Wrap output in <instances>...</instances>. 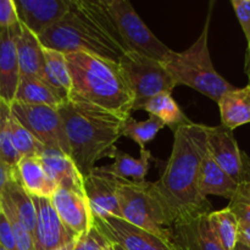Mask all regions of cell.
I'll use <instances>...</instances> for the list:
<instances>
[{"label":"cell","mask_w":250,"mask_h":250,"mask_svg":"<svg viewBox=\"0 0 250 250\" xmlns=\"http://www.w3.org/2000/svg\"><path fill=\"white\" fill-rule=\"evenodd\" d=\"M244 182L250 183V158L248 155H246L244 158Z\"/></svg>","instance_id":"ab89813d"},{"label":"cell","mask_w":250,"mask_h":250,"mask_svg":"<svg viewBox=\"0 0 250 250\" xmlns=\"http://www.w3.org/2000/svg\"><path fill=\"white\" fill-rule=\"evenodd\" d=\"M14 102L31 105H46L58 109L65 98L45 80L38 77L20 78Z\"/></svg>","instance_id":"603a6c76"},{"label":"cell","mask_w":250,"mask_h":250,"mask_svg":"<svg viewBox=\"0 0 250 250\" xmlns=\"http://www.w3.org/2000/svg\"><path fill=\"white\" fill-rule=\"evenodd\" d=\"M37 158L43 165L46 175L58 187L83 192V177L72 159L58 150L44 149Z\"/></svg>","instance_id":"ac0fdd59"},{"label":"cell","mask_w":250,"mask_h":250,"mask_svg":"<svg viewBox=\"0 0 250 250\" xmlns=\"http://www.w3.org/2000/svg\"><path fill=\"white\" fill-rule=\"evenodd\" d=\"M94 226L124 250H175L168 239L136 227L121 217H94Z\"/></svg>","instance_id":"30bf717a"},{"label":"cell","mask_w":250,"mask_h":250,"mask_svg":"<svg viewBox=\"0 0 250 250\" xmlns=\"http://www.w3.org/2000/svg\"><path fill=\"white\" fill-rule=\"evenodd\" d=\"M233 250H250V248L248 246H246V244H243V243H237L236 244V247H234V249Z\"/></svg>","instance_id":"60d3db41"},{"label":"cell","mask_w":250,"mask_h":250,"mask_svg":"<svg viewBox=\"0 0 250 250\" xmlns=\"http://www.w3.org/2000/svg\"><path fill=\"white\" fill-rule=\"evenodd\" d=\"M58 111L65 127L70 158L84 177L98 161L110 158L124 133L127 117L76 99L65 100Z\"/></svg>","instance_id":"3957f363"},{"label":"cell","mask_w":250,"mask_h":250,"mask_svg":"<svg viewBox=\"0 0 250 250\" xmlns=\"http://www.w3.org/2000/svg\"><path fill=\"white\" fill-rule=\"evenodd\" d=\"M238 242L250 248V225H239Z\"/></svg>","instance_id":"f35d334b"},{"label":"cell","mask_w":250,"mask_h":250,"mask_svg":"<svg viewBox=\"0 0 250 250\" xmlns=\"http://www.w3.org/2000/svg\"><path fill=\"white\" fill-rule=\"evenodd\" d=\"M36 208V226L33 231L34 250H55L75 242L56 214L50 198L32 197Z\"/></svg>","instance_id":"8fae6325"},{"label":"cell","mask_w":250,"mask_h":250,"mask_svg":"<svg viewBox=\"0 0 250 250\" xmlns=\"http://www.w3.org/2000/svg\"><path fill=\"white\" fill-rule=\"evenodd\" d=\"M110 158L114 159L115 163L104 166L107 172L121 180L131 178L133 182H142V181H146V176L148 175V171L150 168V161L153 156L150 151L144 149V150H141V158L134 159L129 154L115 146L114 150L110 154Z\"/></svg>","instance_id":"cb8c5ba5"},{"label":"cell","mask_w":250,"mask_h":250,"mask_svg":"<svg viewBox=\"0 0 250 250\" xmlns=\"http://www.w3.org/2000/svg\"><path fill=\"white\" fill-rule=\"evenodd\" d=\"M165 127L166 126L160 120L156 119L155 116H151V115H149V119L146 121H137L133 117L129 116L127 117L126 122H125L122 136L136 142L141 150H144L146 144L153 141L156 134Z\"/></svg>","instance_id":"f1b7e54d"},{"label":"cell","mask_w":250,"mask_h":250,"mask_svg":"<svg viewBox=\"0 0 250 250\" xmlns=\"http://www.w3.org/2000/svg\"><path fill=\"white\" fill-rule=\"evenodd\" d=\"M73 244H75V242H72V243L67 244V246L62 247V248H59V249H55V250H72L73 249Z\"/></svg>","instance_id":"7bdbcfd3"},{"label":"cell","mask_w":250,"mask_h":250,"mask_svg":"<svg viewBox=\"0 0 250 250\" xmlns=\"http://www.w3.org/2000/svg\"><path fill=\"white\" fill-rule=\"evenodd\" d=\"M10 105L0 100V161L10 168H16L21 156L15 149L10 131Z\"/></svg>","instance_id":"f546056e"},{"label":"cell","mask_w":250,"mask_h":250,"mask_svg":"<svg viewBox=\"0 0 250 250\" xmlns=\"http://www.w3.org/2000/svg\"><path fill=\"white\" fill-rule=\"evenodd\" d=\"M2 197L9 202L12 210L16 214L24 229H28L33 236L34 226H36V208L31 195L22 188L21 183L17 180V175L7 183Z\"/></svg>","instance_id":"4316f807"},{"label":"cell","mask_w":250,"mask_h":250,"mask_svg":"<svg viewBox=\"0 0 250 250\" xmlns=\"http://www.w3.org/2000/svg\"><path fill=\"white\" fill-rule=\"evenodd\" d=\"M207 146L215 163L236 183L244 181V158L233 131L220 126H207Z\"/></svg>","instance_id":"4fadbf2b"},{"label":"cell","mask_w":250,"mask_h":250,"mask_svg":"<svg viewBox=\"0 0 250 250\" xmlns=\"http://www.w3.org/2000/svg\"><path fill=\"white\" fill-rule=\"evenodd\" d=\"M117 199L121 219L170 241L171 225L151 194L150 182H133L120 178Z\"/></svg>","instance_id":"8992f818"},{"label":"cell","mask_w":250,"mask_h":250,"mask_svg":"<svg viewBox=\"0 0 250 250\" xmlns=\"http://www.w3.org/2000/svg\"><path fill=\"white\" fill-rule=\"evenodd\" d=\"M72 81L68 99L99 106L121 116H131L134 98L119 62L87 53L65 54Z\"/></svg>","instance_id":"277c9868"},{"label":"cell","mask_w":250,"mask_h":250,"mask_svg":"<svg viewBox=\"0 0 250 250\" xmlns=\"http://www.w3.org/2000/svg\"><path fill=\"white\" fill-rule=\"evenodd\" d=\"M246 73L248 75L250 81V56L249 58H246Z\"/></svg>","instance_id":"b9f144b4"},{"label":"cell","mask_w":250,"mask_h":250,"mask_svg":"<svg viewBox=\"0 0 250 250\" xmlns=\"http://www.w3.org/2000/svg\"><path fill=\"white\" fill-rule=\"evenodd\" d=\"M0 250H7V249H5L4 247H1V246H0Z\"/></svg>","instance_id":"f6af8a7d"},{"label":"cell","mask_w":250,"mask_h":250,"mask_svg":"<svg viewBox=\"0 0 250 250\" xmlns=\"http://www.w3.org/2000/svg\"><path fill=\"white\" fill-rule=\"evenodd\" d=\"M221 115V125L226 128L236 129L250 124V85L236 88L225 93L217 102Z\"/></svg>","instance_id":"44dd1931"},{"label":"cell","mask_w":250,"mask_h":250,"mask_svg":"<svg viewBox=\"0 0 250 250\" xmlns=\"http://www.w3.org/2000/svg\"><path fill=\"white\" fill-rule=\"evenodd\" d=\"M238 183L234 182L210 155L209 150L205 151L202 160L199 172V189L204 197L217 195V197L231 199L237 189Z\"/></svg>","instance_id":"7402d4cb"},{"label":"cell","mask_w":250,"mask_h":250,"mask_svg":"<svg viewBox=\"0 0 250 250\" xmlns=\"http://www.w3.org/2000/svg\"><path fill=\"white\" fill-rule=\"evenodd\" d=\"M249 85H250V81H249Z\"/></svg>","instance_id":"bcb514c9"},{"label":"cell","mask_w":250,"mask_h":250,"mask_svg":"<svg viewBox=\"0 0 250 250\" xmlns=\"http://www.w3.org/2000/svg\"><path fill=\"white\" fill-rule=\"evenodd\" d=\"M43 55L44 80L67 100L72 92V81L65 54L43 46Z\"/></svg>","instance_id":"d4e9b609"},{"label":"cell","mask_w":250,"mask_h":250,"mask_svg":"<svg viewBox=\"0 0 250 250\" xmlns=\"http://www.w3.org/2000/svg\"><path fill=\"white\" fill-rule=\"evenodd\" d=\"M0 209H1L2 212L6 215V217L10 221V225H11L16 250H34L33 236H32L31 232H29L28 229H24L23 225L20 222L16 214H15V211L12 210L11 205L9 204V202H7L4 197L1 198Z\"/></svg>","instance_id":"1f68e13d"},{"label":"cell","mask_w":250,"mask_h":250,"mask_svg":"<svg viewBox=\"0 0 250 250\" xmlns=\"http://www.w3.org/2000/svg\"><path fill=\"white\" fill-rule=\"evenodd\" d=\"M21 23L12 27H0V100L11 104L20 82L16 39Z\"/></svg>","instance_id":"e0dca14e"},{"label":"cell","mask_w":250,"mask_h":250,"mask_svg":"<svg viewBox=\"0 0 250 250\" xmlns=\"http://www.w3.org/2000/svg\"><path fill=\"white\" fill-rule=\"evenodd\" d=\"M20 23L14 0H0V27H12Z\"/></svg>","instance_id":"d590c367"},{"label":"cell","mask_w":250,"mask_h":250,"mask_svg":"<svg viewBox=\"0 0 250 250\" xmlns=\"http://www.w3.org/2000/svg\"><path fill=\"white\" fill-rule=\"evenodd\" d=\"M0 246L7 250H16L11 225L1 209H0Z\"/></svg>","instance_id":"8d00e7d4"},{"label":"cell","mask_w":250,"mask_h":250,"mask_svg":"<svg viewBox=\"0 0 250 250\" xmlns=\"http://www.w3.org/2000/svg\"><path fill=\"white\" fill-rule=\"evenodd\" d=\"M207 125H182L173 131V146L165 168L150 192L168 224L209 214L211 203L200 193L199 172L207 151Z\"/></svg>","instance_id":"6da1fadb"},{"label":"cell","mask_w":250,"mask_h":250,"mask_svg":"<svg viewBox=\"0 0 250 250\" xmlns=\"http://www.w3.org/2000/svg\"><path fill=\"white\" fill-rule=\"evenodd\" d=\"M50 202L66 229L77 238L93 226V214L85 194L58 187Z\"/></svg>","instance_id":"5bb4252c"},{"label":"cell","mask_w":250,"mask_h":250,"mask_svg":"<svg viewBox=\"0 0 250 250\" xmlns=\"http://www.w3.org/2000/svg\"><path fill=\"white\" fill-rule=\"evenodd\" d=\"M20 78L38 77L44 80L43 45L38 37L21 23L16 39Z\"/></svg>","instance_id":"d6986e66"},{"label":"cell","mask_w":250,"mask_h":250,"mask_svg":"<svg viewBox=\"0 0 250 250\" xmlns=\"http://www.w3.org/2000/svg\"><path fill=\"white\" fill-rule=\"evenodd\" d=\"M72 250H115V246L93 224L75 239Z\"/></svg>","instance_id":"836d02e7"},{"label":"cell","mask_w":250,"mask_h":250,"mask_svg":"<svg viewBox=\"0 0 250 250\" xmlns=\"http://www.w3.org/2000/svg\"><path fill=\"white\" fill-rule=\"evenodd\" d=\"M212 5L214 4L210 2L207 21L197 41L181 53L171 50L163 59L161 63L176 85H187L217 103L225 93L233 89L234 87L217 73L212 65L208 43Z\"/></svg>","instance_id":"5b68a950"},{"label":"cell","mask_w":250,"mask_h":250,"mask_svg":"<svg viewBox=\"0 0 250 250\" xmlns=\"http://www.w3.org/2000/svg\"><path fill=\"white\" fill-rule=\"evenodd\" d=\"M139 110H144L151 116H155L172 131L182 125L192 122L178 106L176 100L172 98V93H160L150 98L142 105Z\"/></svg>","instance_id":"484cf974"},{"label":"cell","mask_w":250,"mask_h":250,"mask_svg":"<svg viewBox=\"0 0 250 250\" xmlns=\"http://www.w3.org/2000/svg\"><path fill=\"white\" fill-rule=\"evenodd\" d=\"M11 114L45 149L58 150L70 156L67 137L58 109L46 105H31L12 102Z\"/></svg>","instance_id":"9c48e42d"},{"label":"cell","mask_w":250,"mask_h":250,"mask_svg":"<svg viewBox=\"0 0 250 250\" xmlns=\"http://www.w3.org/2000/svg\"><path fill=\"white\" fill-rule=\"evenodd\" d=\"M20 23L37 37L68 12L71 0H14Z\"/></svg>","instance_id":"9a60e30c"},{"label":"cell","mask_w":250,"mask_h":250,"mask_svg":"<svg viewBox=\"0 0 250 250\" xmlns=\"http://www.w3.org/2000/svg\"><path fill=\"white\" fill-rule=\"evenodd\" d=\"M38 39L44 48L92 54L114 62L127 51L103 0H71L67 14Z\"/></svg>","instance_id":"7a4b0ae2"},{"label":"cell","mask_w":250,"mask_h":250,"mask_svg":"<svg viewBox=\"0 0 250 250\" xmlns=\"http://www.w3.org/2000/svg\"><path fill=\"white\" fill-rule=\"evenodd\" d=\"M10 131L15 149L22 158L38 156L44 150V146L20 124L14 115H10Z\"/></svg>","instance_id":"4dcf8cb0"},{"label":"cell","mask_w":250,"mask_h":250,"mask_svg":"<svg viewBox=\"0 0 250 250\" xmlns=\"http://www.w3.org/2000/svg\"><path fill=\"white\" fill-rule=\"evenodd\" d=\"M16 175V168H10L0 161V205H1L2 193L6 188L7 183L12 180Z\"/></svg>","instance_id":"74e56055"},{"label":"cell","mask_w":250,"mask_h":250,"mask_svg":"<svg viewBox=\"0 0 250 250\" xmlns=\"http://www.w3.org/2000/svg\"><path fill=\"white\" fill-rule=\"evenodd\" d=\"M234 14L247 39L246 58L250 56V0H232Z\"/></svg>","instance_id":"e575fe53"},{"label":"cell","mask_w":250,"mask_h":250,"mask_svg":"<svg viewBox=\"0 0 250 250\" xmlns=\"http://www.w3.org/2000/svg\"><path fill=\"white\" fill-rule=\"evenodd\" d=\"M103 4L114 21L127 51L156 61H163L170 53L171 49L149 29L131 2L127 0H103Z\"/></svg>","instance_id":"52a82bcc"},{"label":"cell","mask_w":250,"mask_h":250,"mask_svg":"<svg viewBox=\"0 0 250 250\" xmlns=\"http://www.w3.org/2000/svg\"><path fill=\"white\" fill-rule=\"evenodd\" d=\"M17 180L31 197L50 198L58 186L46 175L37 156L22 158L16 166Z\"/></svg>","instance_id":"ffe728a7"},{"label":"cell","mask_w":250,"mask_h":250,"mask_svg":"<svg viewBox=\"0 0 250 250\" xmlns=\"http://www.w3.org/2000/svg\"><path fill=\"white\" fill-rule=\"evenodd\" d=\"M170 242L175 250H225L210 226L208 214L172 225Z\"/></svg>","instance_id":"2e32d148"},{"label":"cell","mask_w":250,"mask_h":250,"mask_svg":"<svg viewBox=\"0 0 250 250\" xmlns=\"http://www.w3.org/2000/svg\"><path fill=\"white\" fill-rule=\"evenodd\" d=\"M227 208L233 212L239 225H250V183L244 182L237 186Z\"/></svg>","instance_id":"d6a6232c"},{"label":"cell","mask_w":250,"mask_h":250,"mask_svg":"<svg viewBox=\"0 0 250 250\" xmlns=\"http://www.w3.org/2000/svg\"><path fill=\"white\" fill-rule=\"evenodd\" d=\"M114 246H115V250H124V249H122V248H121V247L116 246V244H114Z\"/></svg>","instance_id":"ee69618b"},{"label":"cell","mask_w":250,"mask_h":250,"mask_svg":"<svg viewBox=\"0 0 250 250\" xmlns=\"http://www.w3.org/2000/svg\"><path fill=\"white\" fill-rule=\"evenodd\" d=\"M208 220L225 250H233L238 243L239 222L233 215V212L225 208L217 211H210L208 214Z\"/></svg>","instance_id":"83f0119b"},{"label":"cell","mask_w":250,"mask_h":250,"mask_svg":"<svg viewBox=\"0 0 250 250\" xmlns=\"http://www.w3.org/2000/svg\"><path fill=\"white\" fill-rule=\"evenodd\" d=\"M120 178L111 175L105 167L95 166L83 177V189L94 217H120L117 187Z\"/></svg>","instance_id":"7c38bea8"},{"label":"cell","mask_w":250,"mask_h":250,"mask_svg":"<svg viewBox=\"0 0 250 250\" xmlns=\"http://www.w3.org/2000/svg\"><path fill=\"white\" fill-rule=\"evenodd\" d=\"M119 66L133 94V111L141 109L150 98L160 93H172L177 87L161 61L148 56L126 51L120 59Z\"/></svg>","instance_id":"ba28073f"}]
</instances>
